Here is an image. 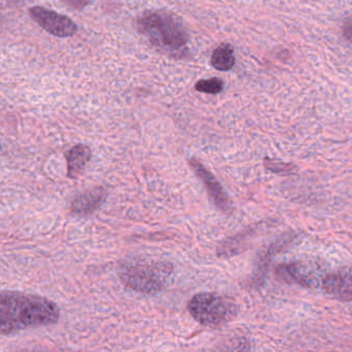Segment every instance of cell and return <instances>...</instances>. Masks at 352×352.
Masks as SVG:
<instances>
[{
  "mask_svg": "<svg viewBox=\"0 0 352 352\" xmlns=\"http://www.w3.org/2000/svg\"><path fill=\"white\" fill-rule=\"evenodd\" d=\"M10 3H20L21 0H9Z\"/></svg>",
  "mask_w": 352,
  "mask_h": 352,
  "instance_id": "obj_15",
  "label": "cell"
},
{
  "mask_svg": "<svg viewBox=\"0 0 352 352\" xmlns=\"http://www.w3.org/2000/svg\"><path fill=\"white\" fill-rule=\"evenodd\" d=\"M224 84L219 78L201 80L195 84V89L207 94H218L223 90Z\"/></svg>",
  "mask_w": 352,
  "mask_h": 352,
  "instance_id": "obj_12",
  "label": "cell"
},
{
  "mask_svg": "<svg viewBox=\"0 0 352 352\" xmlns=\"http://www.w3.org/2000/svg\"><path fill=\"white\" fill-rule=\"evenodd\" d=\"M275 275L277 279L285 283L300 284L306 287H311L313 284L310 270L300 263L278 265L275 269Z\"/></svg>",
  "mask_w": 352,
  "mask_h": 352,
  "instance_id": "obj_9",
  "label": "cell"
},
{
  "mask_svg": "<svg viewBox=\"0 0 352 352\" xmlns=\"http://www.w3.org/2000/svg\"><path fill=\"white\" fill-rule=\"evenodd\" d=\"M189 166L205 185L206 190L213 201L214 205L224 213H232V201L216 177L197 160H189Z\"/></svg>",
  "mask_w": 352,
  "mask_h": 352,
  "instance_id": "obj_6",
  "label": "cell"
},
{
  "mask_svg": "<svg viewBox=\"0 0 352 352\" xmlns=\"http://www.w3.org/2000/svg\"><path fill=\"white\" fill-rule=\"evenodd\" d=\"M211 65L217 71H230L236 65V57L232 45L224 43L217 47L212 54Z\"/></svg>",
  "mask_w": 352,
  "mask_h": 352,
  "instance_id": "obj_11",
  "label": "cell"
},
{
  "mask_svg": "<svg viewBox=\"0 0 352 352\" xmlns=\"http://www.w3.org/2000/svg\"><path fill=\"white\" fill-rule=\"evenodd\" d=\"M137 26L158 50L177 58L186 56L188 32L178 16L162 10L146 12L138 19Z\"/></svg>",
  "mask_w": 352,
  "mask_h": 352,
  "instance_id": "obj_2",
  "label": "cell"
},
{
  "mask_svg": "<svg viewBox=\"0 0 352 352\" xmlns=\"http://www.w3.org/2000/svg\"><path fill=\"white\" fill-rule=\"evenodd\" d=\"M108 197L104 187H96L78 195L72 201L71 211L78 216H87L96 212Z\"/></svg>",
  "mask_w": 352,
  "mask_h": 352,
  "instance_id": "obj_7",
  "label": "cell"
},
{
  "mask_svg": "<svg viewBox=\"0 0 352 352\" xmlns=\"http://www.w3.org/2000/svg\"><path fill=\"white\" fill-rule=\"evenodd\" d=\"M61 3L73 10H83L91 3V0H61Z\"/></svg>",
  "mask_w": 352,
  "mask_h": 352,
  "instance_id": "obj_14",
  "label": "cell"
},
{
  "mask_svg": "<svg viewBox=\"0 0 352 352\" xmlns=\"http://www.w3.org/2000/svg\"><path fill=\"white\" fill-rule=\"evenodd\" d=\"M321 285L323 292L329 296L343 302L351 300V275L349 272L329 274L323 278Z\"/></svg>",
  "mask_w": 352,
  "mask_h": 352,
  "instance_id": "obj_8",
  "label": "cell"
},
{
  "mask_svg": "<svg viewBox=\"0 0 352 352\" xmlns=\"http://www.w3.org/2000/svg\"><path fill=\"white\" fill-rule=\"evenodd\" d=\"M0 150H1V145H0Z\"/></svg>",
  "mask_w": 352,
  "mask_h": 352,
  "instance_id": "obj_16",
  "label": "cell"
},
{
  "mask_svg": "<svg viewBox=\"0 0 352 352\" xmlns=\"http://www.w3.org/2000/svg\"><path fill=\"white\" fill-rule=\"evenodd\" d=\"M173 272L174 267L168 261H131L121 265L119 277L133 292L156 294L166 287Z\"/></svg>",
  "mask_w": 352,
  "mask_h": 352,
  "instance_id": "obj_3",
  "label": "cell"
},
{
  "mask_svg": "<svg viewBox=\"0 0 352 352\" xmlns=\"http://www.w3.org/2000/svg\"><path fill=\"white\" fill-rule=\"evenodd\" d=\"M60 310L45 296L13 290L0 292V335L58 322Z\"/></svg>",
  "mask_w": 352,
  "mask_h": 352,
  "instance_id": "obj_1",
  "label": "cell"
},
{
  "mask_svg": "<svg viewBox=\"0 0 352 352\" xmlns=\"http://www.w3.org/2000/svg\"><path fill=\"white\" fill-rule=\"evenodd\" d=\"M30 15L45 32L57 38H71L78 32V26L71 18L43 7H32Z\"/></svg>",
  "mask_w": 352,
  "mask_h": 352,
  "instance_id": "obj_5",
  "label": "cell"
},
{
  "mask_svg": "<svg viewBox=\"0 0 352 352\" xmlns=\"http://www.w3.org/2000/svg\"><path fill=\"white\" fill-rule=\"evenodd\" d=\"M191 316L205 327H217L232 320L236 307L223 296L212 292L195 294L188 304Z\"/></svg>",
  "mask_w": 352,
  "mask_h": 352,
  "instance_id": "obj_4",
  "label": "cell"
},
{
  "mask_svg": "<svg viewBox=\"0 0 352 352\" xmlns=\"http://www.w3.org/2000/svg\"><path fill=\"white\" fill-rule=\"evenodd\" d=\"M263 164L267 170L275 173V174L290 175L294 174L296 170V166L294 164H287L281 160H272V158H265Z\"/></svg>",
  "mask_w": 352,
  "mask_h": 352,
  "instance_id": "obj_13",
  "label": "cell"
},
{
  "mask_svg": "<svg viewBox=\"0 0 352 352\" xmlns=\"http://www.w3.org/2000/svg\"><path fill=\"white\" fill-rule=\"evenodd\" d=\"M91 149L83 144H78L71 148L65 154L69 178L76 179L79 177L91 160Z\"/></svg>",
  "mask_w": 352,
  "mask_h": 352,
  "instance_id": "obj_10",
  "label": "cell"
}]
</instances>
